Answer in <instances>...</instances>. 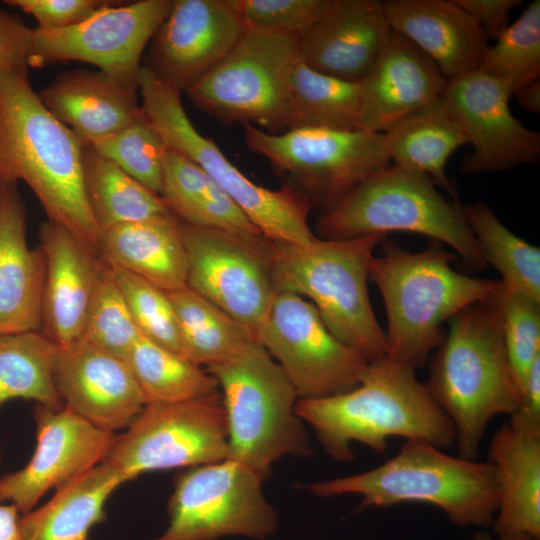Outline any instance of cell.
I'll list each match as a JSON object with an SVG mask.
<instances>
[{
    "mask_svg": "<svg viewBox=\"0 0 540 540\" xmlns=\"http://www.w3.org/2000/svg\"><path fill=\"white\" fill-rule=\"evenodd\" d=\"M493 299L500 314L508 358L522 394L527 373L540 357V301L501 282Z\"/></svg>",
    "mask_w": 540,
    "mask_h": 540,
    "instance_id": "obj_41",
    "label": "cell"
},
{
    "mask_svg": "<svg viewBox=\"0 0 540 540\" xmlns=\"http://www.w3.org/2000/svg\"><path fill=\"white\" fill-rule=\"evenodd\" d=\"M83 148L44 106L28 75L0 76V183L24 182L48 220L98 251L100 232L86 197Z\"/></svg>",
    "mask_w": 540,
    "mask_h": 540,
    "instance_id": "obj_2",
    "label": "cell"
},
{
    "mask_svg": "<svg viewBox=\"0 0 540 540\" xmlns=\"http://www.w3.org/2000/svg\"><path fill=\"white\" fill-rule=\"evenodd\" d=\"M37 443L30 461L19 471L0 477V503L32 509L57 489L105 462L118 434L98 428L67 407L54 411L37 404Z\"/></svg>",
    "mask_w": 540,
    "mask_h": 540,
    "instance_id": "obj_17",
    "label": "cell"
},
{
    "mask_svg": "<svg viewBox=\"0 0 540 540\" xmlns=\"http://www.w3.org/2000/svg\"><path fill=\"white\" fill-rule=\"evenodd\" d=\"M126 361L146 404L182 402L219 393L211 373L142 335Z\"/></svg>",
    "mask_w": 540,
    "mask_h": 540,
    "instance_id": "obj_36",
    "label": "cell"
},
{
    "mask_svg": "<svg viewBox=\"0 0 540 540\" xmlns=\"http://www.w3.org/2000/svg\"><path fill=\"white\" fill-rule=\"evenodd\" d=\"M19 514L16 505L0 503V540H19Z\"/></svg>",
    "mask_w": 540,
    "mask_h": 540,
    "instance_id": "obj_48",
    "label": "cell"
},
{
    "mask_svg": "<svg viewBox=\"0 0 540 540\" xmlns=\"http://www.w3.org/2000/svg\"><path fill=\"white\" fill-rule=\"evenodd\" d=\"M486 266L494 267L500 282L540 301V248L515 235L482 202L462 205Z\"/></svg>",
    "mask_w": 540,
    "mask_h": 540,
    "instance_id": "obj_37",
    "label": "cell"
},
{
    "mask_svg": "<svg viewBox=\"0 0 540 540\" xmlns=\"http://www.w3.org/2000/svg\"><path fill=\"white\" fill-rule=\"evenodd\" d=\"M415 371L382 356L368 362L356 387L298 399L296 412L313 429L324 452L339 462L353 461V443L385 454L392 437L423 440L444 450L455 444L454 426Z\"/></svg>",
    "mask_w": 540,
    "mask_h": 540,
    "instance_id": "obj_1",
    "label": "cell"
},
{
    "mask_svg": "<svg viewBox=\"0 0 540 540\" xmlns=\"http://www.w3.org/2000/svg\"><path fill=\"white\" fill-rule=\"evenodd\" d=\"M470 540H540V538L526 534L491 535L483 530H477Z\"/></svg>",
    "mask_w": 540,
    "mask_h": 540,
    "instance_id": "obj_50",
    "label": "cell"
},
{
    "mask_svg": "<svg viewBox=\"0 0 540 540\" xmlns=\"http://www.w3.org/2000/svg\"><path fill=\"white\" fill-rule=\"evenodd\" d=\"M264 480L230 459L187 468L168 501V527L153 540L267 539L278 515L264 495Z\"/></svg>",
    "mask_w": 540,
    "mask_h": 540,
    "instance_id": "obj_12",
    "label": "cell"
},
{
    "mask_svg": "<svg viewBox=\"0 0 540 540\" xmlns=\"http://www.w3.org/2000/svg\"><path fill=\"white\" fill-rule=\"evenodd\" d=\"M245 30L227 0H174L149 43L143 66L185 92L234 47Z\"/></svg>",
    "mask_w": 540,
    "mask_h": 540,
    "instance_id": "obj_19",
    "label": "cell"
},
{
    "mask_svg": "<svg viewBox=\"0 0 540 540\" xmlns=\"http://www.w3.org/2000/svg\"><path fill=\"white\" fill-rule=\"evenodd\" d=\"M383 8L390 28L429 57L447 81L480 68L488 39L455 0H389Z\"/></svg>",
    "mask_w": 540,
    "mask_h": 540,
    "instance_id": "obj_25",
    "label": "cell"
},
{
    "mask_svg": "<svg viewBox=\"0 0 540 540\" xmlns=\"http://www.w3.org/2000/svg\"><path fill=\"white\" fill-rule=\"evenodd\" d=\"M384 133L392 164L428 176L459 202L446 165L468 140L443 97L402 118Z\"/></svg>",
    "mask_w": 540,
    "mask_h": 540,
    "instance_id": "obj_30",
    "label": "cell"
},
{
    "mask_svg": "<svg viewBox=\"0 0 540 540\" xmlns=\"http://www.w3.org/2000/svg\"><path fill=\"white\" fill-rule=\"evenodd\" d=\"M218 382L228 439L226 459L267 479L285 457L314 453L296 412L298 394L279 364L256 341L234 358L206 369Z\"/></svg>",
    "mask_w": 540,
    "mask_h": 540,
    "instance_id": "obj_7",
    "label": "cell"
},
{
    "mask_svg": "<svg viewBox=\"0 0 540 540\" xmlns=\"http://www.w3.org/2000/svg\"><path fill=\"white\" fill-rule=\"evenodd\" d=\"M426 175L390 163L320 214L317 237L345 240L412 232L450 246L472 269L486 267L460 202L448 201Z\"/></svg>",
    "mask_w": 540,
    "mask_h": 540,
    "instance_id": "obj_8",
    "label": "cell"
},
{
    "mask_svg": "<svg viewBox=\"0 0 540 540\" xmlns=\"http://www.w3.org/2000/svg\"><path fill=\"white\" fill-rule=\"evenodd\" d=\"M281 118L283 131L301 128L362 130L360 83L317 72L298 56L287 75Z\"/></svg>",
    "mask_w": 540,
    "mask_h": 540,
    "instance_id": "obj_31",
    "label": "cell"
},
{
    "mask_svg": "<svg viewBox=\"0 0 540 540\" xmlns=\"http://www.w3.org/2000/svg\"><path fill=\"white\" fill-rule=\"evenodd\" d=\"M369 264L387 316L386 355L413 369L423 367L443 340V324L462 309L491 299L500 280L457 272V256L433 241L412 252L392 241Z\"/></svg>",
    "mask_w": 540,
    "mask_h": 540,
    "instance_id": "obj_4",
    "label": "cell"
},
{
    "mask_svg": "<svg viewBox=\"0 0 540 540\" xmlns=\"http://www.w3.org/2000/svg\"><path fill=\"white\" fill-rule=\"evenodd\" d=\"M33 33L20 17L0 8V76L28 75L36 64Z\"/></svg>",
    "mask_w": 540,
    "mask_h": 540,
    "instance_id": "obj_45",
    "label": "cell"
},
{
    "mask_svg": "<svg viewBox=\"0 0 540 540\" xmlns=\"http://www.w3.org/2000/svg\"><path fill=\"white\" fill-rule=\"evenodd\" d=\"M228 439L220 392L208 397L146 404L106 461L126 481L142 473L190 468L227 458Z\"/></svg>",
    "mask_w": 540,
    "mask_h": 540,
    "instance_id": "obj_13",
    "label": "cell"
},
{
    "mask_svg": "<svg viewBox=\"0 0 540 540\" xmlns=\"http://www.w3.org/2000/svg\"><path fill=\"white\" fill-rule=\"evenodd\" d=\"M480 25L487 39L496 40L508 27L510 11L519 0H455Z\"/></svg>",
    "mask_w": 540,
    "mask_h": 540,
    "instance_id": "obj_46",
    "label": "cell"
},
{
    "mask_svg": "<svg viewBox=\"0 0 540 540\" xmlns=\"http://www.w3.org/2000/svg\"><path fill=\"white\" fill-rule=\"evenodd\" d=\"M82 163L86 197L100 236L118 225L171 213L161 195L90 147L83 148Z\"/></svg>",
    "mask_w": 540,
    "mask_h": 540,
    "instance_id": "obj_34",
    "label": "cell"
},
{
    "mask_svg": "<svg viewBox=\"0 0 540 540\" xmlns=\"http://www.w3.org/2000/svg\"><path fill=\"white\" fill-rule=\"evenodd\" d=\"M487 458L499 490L494 534L540 538V421L511 414L494 432Z\"/></svg>",
    "mask_w": 540,
    "mask_h": 540,
    "instance_id": "obj_24",
    "label": "cell"
},
{
    "mask_svg": "<svg viewBox=\"0 0 540 540\" xmlns=\"http://www.w3.org/2000/svg\"><path fill=\"white\" fill-rule=\"evenodd\" d=\"M493 297L462 309L448 321L424 383L454 426L458 456L472 460L489 422L515 413L522 399Z\"/></svg>",
    "mask_w": 540,
    "mask_h": 540,
    "instance_id": "obj_3",
    "label": "cell"
},
{
    "mask_svg": "<svg viewBox=\"0 0 540 540\" xmlns=\"http://www.w3.org/2000/svg\"><path fill=\"white\" fill-rule=\"evenodd\" d=\"M180 335V354L206 368L224 363L242 352L253 334L216 305L186 285L166 291Z\"/></svg>",
    "mask_w": 540,
    "mask_h": 540,
    "instance_id": "obj_33",
    "label": "cell"
},
{
    "mask_svg": "<svg viewBox=\"0 0 540 540\" xmlns=\"http://www.w3.org/2000/svg\"><path fill=\"white\" fill-rule=\"evenodd\" d=\"M138 85L141 108L166 146L201 167L265 238L297 245H308L317 239L308 224L312 207L299 192L288 185L269 189L247 178L213 139L195 128L182 104L181 92L144 66Z\"/></svg>",
    "mask_w": 540,
    "mask_h": 540,
    "instance_id": "obj_9",
    "label": "cell"
},
{
    "mask_svg": "<svg viewBox=\"0 0 540 540\" xmlns=\"http://www.w3.org/2000/svg\"><path fill=\"white\" fill-rule=\"evenodd\" d=\"M53 376L64 407L106 431L126 429L146 405L128 362L83 338L57 346Z\"/></svg>",
    "mask_w": 540,
    "mask_h": 540,
    "instance_id": "obj_20",
    "label": "cell"
},
{
    "mask_svg": "<svg viewBox=\"0 0 540 540\" xmlns=\"http://www.w3.org/2000/svg\"><path fill=\"white\" fill-rule=\"evenodd\" d=\"M386 235L330 240L308 245L271 241L276 292L310 301L327 329L368 361L386 355L385 331L369 298V264Z\"/></svg>",
    "mask_w": 540,
    "mask_h": 540,
    "instance_id": "obj_6",
    "label": "cell"
},
{
    "mask_svg": "<svg viewBox=\"0 0 540 540\" xmlns=\"http://www.w3.org/2000/svg\"><path fill=\"white\" fill-rule=\"evenodd\" d=\"M140 335L112 270L106 264L90 303L82 338L127 360Z\"/></svg>",
    "mask_w": 540,
    "mask_h": 540,
    "instance_id": "obj_40",
    "label": "cell"
},
{
    "mask_svg": "<svg viewBox=\"0 0 540 540\" xmlns=\"http://www.w3.org/2000/svg\"><path fill=\"white\" fill-rule=\"evenodd\" d=\"M89 147L151 191L161 194L167 146L143 110L127 127Z\"/></svg>",
    "mask_w": 540,
    "mask_h": 540,
    "instance_id": "obj_39",
    "label": "cell"
},
{
    "mask_svg": "<svg viewBox=\"0 0 540 540\" xmlns=\"http://www.w3.org/2000/svg\"><path fill=\"white\" fill-rule=\"evenodd\" d=\"M513 97L517 99L519 106L530 113L540 112V81H534L517 90Z\"/></svg>",
    "mask_w": 540,
    "mask_h": 540,
    "instance_id": "obj_49",
    "label": "cell"
},
{
    "mask_svg": "<svg viewBox=\"0 0 540 540\" xmlns=\"http://www.w3.org/2000/svg\"><path fill=\"white\" fill-rule=\"evenodd\" d=\"M98 251L109 267L137 275L164 291L186 285L181 221L172 212L103 232Z\"/></svg>",
    "mask_w": 540,
    "mask_h": 540,
    "instance_id": "obj_28",
    "label": "cell"
},
{
    "mask_svg": "<svg viewBox=\"0 0 540 540\" xmlns=\"http://www.w3.org/2000/svg\"><path fill=\"white\" fill-rule=\"evenodd\" d=\"M255 341L279 364L299 399L356 387L369 362L327 329L310 301L292 292L276 294Z\"/></svg>",
    "mask_w": 540,
    "mask_h": 540,
    "instance_id": "obj_15",
    "label": "cell"
},
{
    "mask_svg": "<svg viewBox=\"0 0 540 540\" xmlns=\"http://www.w3.org/2000/svg\"><path fill=\"white\" fill-rule=\"evenodd\" d=\"M448 81L435 63L401 34L391 33L360 82L361 129L384 133L442 97Z\"/></svg>",
    "mask_w": 540,
    "mask_h": 540,
    "instance_id": "obj_23",
    "label": "cell"
},
{
    "mask_svg": "<svg viewBox=\"0 0 540 540\" xmlns=\"http://www.w3.org/2000/svg\"><path fill=\"white\" fill-rule=\"evenodd\" d=\"M111 270L140 334L180 354L177 319L167 292L132 273Z\"/></svg>",
    "mask_w": 540,
    "mask_h": 540,
    "instance_id": "obj_42",
    "label": "cell"
},
{
    "mask_svg": "<svg viewBox=\"0 0 540 540\" xmlns=\"http://www.w3.org/2000/svg\"><path fill=\"white\" fill-rule=\"evenodd\" d=\"M46 261L30 248L17 184L0 183V333L40 331Z\"/></svg>",
    "mask_w": 540,
    "mask_h": 540,
    "instance_id": "obj_26",
    "label": "cell"
},
{
    "mask_svg": "<svg viewBox=\"0 0 540 540\" xmlns=\"http://www.w3.org/2000/svg\"><path fill=\"white\" fill-rule=\"evenodd\" d=\"M187 256L186 286L241 323L256 337L277 294L271 241L181 222Z\"/></svg>",
    "mask_w": 540,
    "mask_h": 540,
    "instance_id": "obj_14",
    "label": "cell"
},
{
    "mask_svg": "<svg viewBox=\"0 0 540 540\" xmlns=\"http://www.w3.org/2000/svg\"><path fill=\"white\" fill-rule=\"evenodd\" d=\"M252 152L287 176L311 205L327 211L373 173L389 165L385 133L301 128L269 133L243 126Z\"/></svg>",
    "mask_w": 540,
    "mask_h": 540,
    "instance_id": "obj_10",
    "label": "cell"
},
{
    "mask_svg": "<svg viewBox=\"0 0 540 540\" xmlns=\"http://www.w3.org/2000/svg\"><path fill=\"white\" fill-rule=\"evenodd\" d=\"M174 0L115 4L72 27L33 33L35 60L79 61L138 90L142 56Z\"/></svg>",
    "mask_w": 540,
    "mask_h": 540,
    "instance_id": "obj_16",
    "label": "cell"
},
{
    "mask_svg": "<svg viewBox=\"0 0 540 540\" xmlns=\"http://www.w3.org/2000/svg\"><path fill=\"white\" fill-rule=\"evenodd\" d=\"M38 233L46 261L40 331L63 346L82 339L106 264L95 248L61 224L47 220Z\"/></svg>",
    "mask_w": 540,
    "mask_h": 540,
    "instance_id": "obj_21",
    "label": "cell"
},
{
    "mask_svg": "<svg viewBox=\"0 0 540 540\" xmlns=\"http://www.w3.org/2000/svg\"><path fill=\"white\" fill-rule=\"evenodd\" d=\"M321 498L361 497L359 509L423 503L442 510L455 525H492L499 490L491 464L451 456L423 440H405L383 464L353 475L305 485Z\"/></svg>",
    "mask_w": 540,
    "mask_h": 540,
    "instance_id": "obj_5",
    "label": "cell"
},
{
    "mask_svg": "<svg viewBox=\"0 0 540 540\" xmlns=\"http://www.w3.org/2000/svg\"><path fill=\"white\" fill-rule=\"evenodd\" d=\"M55 345L41 331L0 333V406L8 400L64 408L54 382Z\"/></svg>",
    "mask_w": 540,
    "mask_h": 540,
    "instance_id": "obj_35",
    "label": "cell"
},
{
    "mask_svg": "<svg viewBox=\"0 0 540 540\" xmlns=\"http://www.w3.org/2000/svg\"><path fill=\"white\" fill-rule=\"evenodd\" d=\"M126 479L105 461L65 485L43 505L22 514L19 540H88L89 530L105 520L104 506Z\"/></svg>",
    "mask_w": 540,
    "mask_h": 540,
    "instance_id": "obj_29",
    "label": "cell"
},
{
    "mask_svg": "<svg viewBox=\"0 0 540 540\" xmlns=\"http://www.w3.org/2000/svg\"><path fill=\"white\" fill-rule=\"evenodd\" d=\"M298 57V37L246 29L234 47L185 93L222 125L283 132L287 75Z\"/></svg>",
    "mask_w": 540,
    "mask_h": 540,
    "instance_id": "obj_11",
    "label": "cell"
},
{
    "mask_svg": "<svg viewBox=\"0 0 540 540\" xmlns=\"http://www.w3.org/2000/svg\"><path fill=\"white\" fill-rule=\"evenodd\" d=\"M246 29L299 37L325 13L331 0H227Z\"/></svg>",
    "mask_w": 540,
    "mask_h": 540,
    "instance_id": "obj_43",
    "label": "cell"
},
{
    "mask_svg": "<svg viewBox=\"0 0 540 540\" xmlns=\"http://www.w3.org/2000/svg\"><path fill=\"white\" fill-rule=\"evenodd\" d=\"M442 97L473 146L461 164L464 174L508 171L538 162L540 134L514 117L511 94L500 81L477 70L448 81Z\"/></svg>",
    "mask_w": 540,
    "mask_h": 540,
    "instance_id": "obj_18",
    "label": "cell"
},
{
    "mask_svg": "<svg viewBox=\"0 0 540 540\" xmlns=\"http://www.w3.org/2000/svg\"><path fill=\"white\" fill-rule=\"evenodd\" d=\"M495 41L478 71L500 81L513 97L540 78V1L530 3Z\"/></svg>",
    "mask_w": 540,
    "mask_h": 540,
    "instance_id": "obj_38",
    "label": "cell"
},
{
    "mask_svg": "<svg viewBox=\"0 0 540 540\" xmlns=\"http://www.w3.org/2000/svg\"><path fill=\"white\" fill-rule=\"evenodd\" d=\"M391 30L383 2L331 0L320 19L298 37V56L317 72L360 83Z\"/></svg>",
    "mask_w": 540,
    "mask_h": 540,
    "instance_id": "obj_22",
    "label": "cell"
},
{
    "mask_svg": "<svg viewBox=\"0 0 540 540\" xmlns=\"http://www.w3.org/2000/svg\"><path fill=\"white\" fill-rule=\"evenodd\" d=\"M517 411L533 420L540 421V357L533 362L527 373L521 405Z\"/></svg>",
    "mask_w": 540,
    "mask_h": 540,
    "instance_id": "obj_47",
    "label": "cell"
},
{
    "mask_svg": "<svg viewBox=\"0 0 540 540\" xmlns=\"http://www.w3.org/2000/svg\"><path fill=\"white\" fill-rule=\"evenodd\" d=\"M160 195L182 223L247 236L261 234L201 167L168 147Z\"/></svg>",
    "mask_w": 540,
    "mask_h": 540,
    "instance_id": "obj_32",
    "label": "cell"
},
{
    "mask_svg": "<svg viewBox=\"0 0 540 540\" xmlns=\"http://www.w3.org/2000/svg\"><path fill=\"white\" fill-rule=\"evenodd\" d=\"M138 90L101 71L71 70L58 75L38 96L84 147L131 124L140 114Z\"/></svg>",
    "mask_w": 540,
    "mask_h": 540,
    "instance_id": "obj_27",
    "label": "cell"
},
{
    "mask_svg": "<svg viewBox=\"0 0 540 540\" xmlns=\"http://www.w3.org/2000/svg\"><path fill=\"white\" fill-rule=\"evenodd\" d=\"M5 3L32 15L37 29L56 30L77 25L113 4L105 0H6Z\"/></svg>",
    "mask_w": 540,
    "mask_h": 540,
    "instance_id": "obj_44",
    "label": "cell"
}]
</instances>
